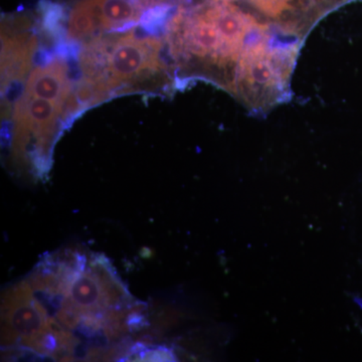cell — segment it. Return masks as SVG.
Returning a JSON list of instances; mask_svg holds the SVG:
<instances>
[{"mask_svg": "<svg viewBox=\"0 0 362 362\" xmlns=\"http://www.w3.org/2000/svg\"><path fill=\"white\" fill-rule=\"evenodd\" d=\"M160 52L158 40L135 32L95 40L81 56L84 83L100 101L111 90L144 82L158 74Z\"/></svg>", "mask_w": 362, "mask_h": 362, "instance_id": "6da1fadb", "label": "cell"}, {"mask_svg": "<svg viewBox=\"0 0 362 362\" xmlns=\"http://www.w3.org/2000/svg\"><path fill=\"white\" fill-rule=\"evenodd\" d=\"M169 33L173 49L180 56L188 54L218 66L235 61L206 4L194 7L190 13L176 14Z\"/></svg>", "mask_w": 362, "mask_h": 362, "instance_id": "7a4b0ae2", "label": "cell"}, {"mask_svg": "<svg viewBox=\"0 0 362 362\" xmlns=\"http://www.w3.org/2000/svg\"><path fill=\"white\" fill-rule=\"evenodd\" d=\"M151 0H75L68 14V33L71 39H92L137 23Z\"/></svg>", "mask_w": 362, "mask_h": 362, "instance_id": "3957f363", "label": "cell"}, {"mask_svg": "<svg viewBox=\"0 0 362 362\" xmlns=\"http://www.w3.org/2000/svg\"><path fill=\"white\" fill-rule=\"evenodd\" d=\"M66 104L21 94L13 113V147L18 153L33 151L45 153L54 139L64 107Z\"/></svg>", "mask_w": 362, "mask_h": 362, "instance_id": "277c9868", "label": "cell"}, {"mask_svg": "<svg viewBox=\"0 0 362 362\" xmlns=\"http://www.w3.org/2000/svg\"><path fill=\"white\" fill-rule=\"evenodd\" d=\"M28 286H18L4 299V341L13 343L20 339L35 351H40L42 340L52 329L47 312L39 302L33 299Z\"/></svg>", "mask_w": 362, "mask_h": 362, "instance_id": "5b68a950", "label": "cell"}, {"mask_svg": "<svg viewBox=\"0 0 362 362\" xmlns=\"http://www.w3.org/2000/svg\"><path fill=\"white\" fill-rule=\"evenodd\" d=\"M286 74L279 71V57L267 52L263 45L252 47L243 54L240 63V78L252 90L271 92L284 83Z\"/></svg>", "mask_w": 362, "mask_h": 362, "instance_id": "8992f818", "label": "cell"}, {"mask_svg": "<svg viewBox=\"0 0 362 362\" xmlns=\"http://www.w3.org/2000/svg\"><path fill=\"white\" fill-rule=\"evenodd\" d=\"M23 94L68 104L71 82L66 62L56 59L35 68L28 77Z\"/></svg>", "mask_w": 362, "mask_h": 362, "instance_id": "52a82bcc", "label": "cell"}, {"mask_svg": "<svg viewBox=\"0 0 362 362\" xmlns=\"http://www.w3.org/2000/svg\"><path fill=\"white\" fill-rule=\"evenodd\" d=\"M35 44V37L2 35V86L4 85V89L25 78L30 69Z\"/></svg>", "mask_w": 362, "mask_h": 362, "instance_id": "ba28073f", "label": "cell"}, {"mask_svg": "<svg viewBox=\"0 0 362 362\" xmlns=\"http://www.w3.org/2000/svg\"><path fill=\"white\" fill-rule=\"evenodd\" d=\"M249 1L266 16L278 18L288 8L291 0H249Z\"/></svg>", "mask_w": 362, "mask_h": 362, "instance_id": "9c48e42d", "label": "cell"}]
</instances>
